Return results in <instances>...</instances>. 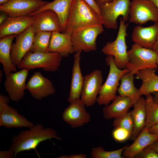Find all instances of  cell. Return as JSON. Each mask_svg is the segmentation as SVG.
Listing matches in <instances>:
<instances>
[{"instance_id":"obj_4","label":"cell","mask_w":158,"mask_h":158,"mask_svg":"<svg viewBox=\"0 0 158 158\" xmlns=\"http://www.w3.org/2000/svg\"><path fill=\"white\" fill-rule=\"evenodd\" d=\"M62 56L54 52L29 51L17 66L18 69L42 68L45 71L54 72L60 67Z\"/></svg>"},{"instance_id":"obj_32","label":"cell","mask_w":158,"mask_h":158,"mask_svg":"<svg viewBox=\"0 0 158 158\" xmlns=\"http://www.w3.org/2000/svg\"><path fill=\"white\" fill-rule=\"evenodd\" d=\"M114 128L121 127L125 128L132 133L133 125L131 111L114 119L113 123Z\"/></svg>"},{"instance_id":"obj_13","label":"cell","mask_w":158,"mask_h":158,"mask_svg":"<svg viewBox=\"0 0 158 158\" xmlns=\"http://www.w3.org/2000/svg\"><path fill=\"white\" fill-rule=\"evenodd\" d=\"M30 70L23 68L6 75L4 86L10 99L14 102L22 99L26 89V81Z\"/></svg>"},{"instance_id":"obj_33","label":"cell","mask_w":158,"mask_h":158,"mask_svg":"<svg viewBox=\"0 0 158 158\" xmlns=\"http://www.w3.org/2000/svg\"><path fill=\"white\" fill-rule=\"evenodd\" d=\"M114 128L112 131V135L116 141L122 142L131 138L132 133L129 131L121 127Z\"/></svg>"},{"instance_id":"obj_8","label":"cell","mask_w":158,"mask_h":158,"mask_svg":"<svg viewBox=\"0 0 158 158\" xmlns=\"http://www.w3.org/2000/svg\"><path fill=\"white\" fill-rule=\"evenodd\" d=\"M103 26L102 24H97L74 32L71 36L74 53L79 51H95L97 49L96 39L104 31Z\"/></svg>"},{"instance_id":"obj_23","label":"cell","mask_w":158,"mask_h":158,"mask_svg":"<svg viewBox=\"0 0 158 158\" xmlns=\"http://www.w3.org/2000/svg\"><path fill=\"white\" fill-rule=\"evenodd\" d=\"M112 101L103 109V117L107 119H114L126 114L133 105L130 98L119 95Z\"/></svg>"},{"instance_id":"obj_44","label":"cell","mask_w":158,"mask_h":158,"mask_svg":"<svg viewBox=\"0 0 158 158\" xmlns=\"http://www.w3.org/2000/svg\"><path fill=\"white\" fill-rule=\"evenodd\" d=\"M156 6L158 9V0H150Z\"/></svg>"},{"instance_id":"obj_20","label":"cell","mask_w":158,"mask_h":158,"mask_svg":"<svg viewBox=\"0 0 158 158\" xmlns=\"http://www.w3.org/2000/svg\"><path fill=\"white\" fill-rule=\"evenodd\" d=\"M158 139V135L151 133L145 127L130 145H127L123 150V158H134L145 148Z\"/></svg>"},{"instance_id":"obj_15","label":"cell","mask_w":158,"mask_h":158,"mask_svg":"<svg viewBox=\"0 0 158 158\" xmlns=\"http://www.w3.org/2000/svg\"><path fill=\"white\" fill-rule=\"evenodd\" d=\"M31 25L36 33L41 31L63 32L60 18L54 11L46 9L32 16Z\"/></svg>"},{"instance_id":"obj_34","label":"cell","mask_w":158,"mask_h":158,"mask_svg":"<svg viewBox=\"0 0 158 158\" xmlns=\"http://www.w3.org/2000/svg\"><path fill=\"white\" fill-rule=\"evenodd\" d=\"M135 157L137 158H158V152L148 146L139 154Z\"/></svg>"},{"instance_id":"obj_25","label":"cell","mask_w":158,"mask_h":158,"mask_svg":"<svg viewBox=\"0 0 158 158\" xmlns=\"http://www.w3.org/2000/svg\"><path fill=\"white\" fill-rule=\"evenodd\" d=\"M131 111L133 125L131 138L135 140L145 126L146 113L145 99L142 96L134 103Z\"/></svg>"},{"instance_id":"obj_18","label":"cell","mask_w":158,"mask_h":158,"mask_svg":"<svg viewBox=\"0 0 158 158\" xmlns=\"http://www.w3.org/2000/svg\"><path fill=\"white\" fill-rule=\"evenodd\" d=\"M81 52L79 51L75 53L74 55L70 90L67 99L70 104L80 99L84 80L80 66Z\"/></svg>"},{"instance_id":"obj_47","label":"cell","mask_w":158,"mask_h":158,"mask_svg":"<svg viewBox=\"0 0 158 158\" xmlns=\"http://www.w3.org/2000/svg\"><path fill=\"white\" fill-rule=\"evenodd\" d=\"M156 62L157 64L158 65V55H157V58Z\"/></svg>"},{"instance_id":"obj_14","label":"cell","mask_w":158,"mask_h":158,"mask_svg":"<svg viewBox=\"0 0 158 158\" xmlns=\"http://www.w3.org/2000/svg\"><path fill=\"white\" fill-rule=\"evenodd\" d=\"M35 34L31 26L16 37L15 42L12 44L11 51L12 61L16 66L30 51Z\"/></svg>"},{"instance_id":"obj_38","label":"cell","mask_w":158,"mask_h":158,"mask_svg":"<svg viewBox=\"0 0 158 158\" xmlns=\"http://www.w3.org/2000/svg\"><path fill=\"white\" fill-rule=\"evenodd\" d=\"M148 129L151 133L154 135H158V123L152 126Z\"/></svg>"},{"instance_id":"obj_42","label":"cell","mask_w":158,"mask_h":158,"mask_svg":"<svg viewBox=\"0 0 158 158\" xmlns=\"http://www.w3.org/2000/svg\"><path fill=\"white\" fill-rule=\"evenodd\" d=\"M156 54L158 55V36L157 40L152 48Z\"/></svg>"},{"instance_id":"obj_29","label":"cell","mask_w":158,"mask_h":158,"mask_svg":"<svg viewBox=\"0 0 158 158\" xmlns=\"http://www.w3.org/2000/svg\"><path fill=\"white\" fill-rule=\"evenodd\" d=\"M145 100L146 118L145 127L149 129L158 123V103L152 94L146 96Z\"/></svg>"},{"instance_id":"obj_7","label":"cell","mask_w":158,"mask_h":158,"mask_svg":"<svg viewBox=\"0 0 158 158\" xmlns=\"http://www.w3.org/2000/svg\"><path fill=\"white\" fill-rule=\"evenodd\" d=\"M131 3L130 0H114L100 7L102 24L106 28L117 29L119 16L125 22L129 20Z\"/></svg>"},{"instance_id":"obj_28","label":"cell","mask_w":158,"mask_h":158,"mask_svg":"<svg viewBox=\"0 0 158 158\" xmlns=\"http://www.w3.org/2000/svg\"><path fill=\"white\" fill-rule=\"evenodd\" d=\"M134 76L129 72L125 73L121 78L117 91L119 95L129 98L133 104L142 96L139 89L134 85Z\"/></svg>"},{"instance_id":"obj_45","label":"cell","mask_w":158,"mask_h":158,"mask_svg":"<svg viewBox=\"0 0 158 158\" xmlns=\"http://www.w3.org/2000/svg\"><path fill=\"white\" fill-rule=\"evenodd\" d=\"M8 0H0V5L5 3Z\"/></svg>"},{"instance_id":"obj_19","label":"cell","mask_w":158,"mask_h":158,"mask_svg":"<svg viewBox=\"0 0 158 158\" xmlns=\"http://www.w3.org/2000/svg\"><path fill=\"white\" fill-rule=\"evenodd\" d=\"M158 36V22L146 27L137 25L133 28L132 35L134 43L152 49Z\"/></svg>"},{"instance_id":"obj_37","label":"cell","mask_w":158,"mask_h":158,"mask_svg":"<svg viewBox=\"0 0 158 158\" xmlns=\"http://www.w3.org/2000/svg\"><path fill=\"white\" fill-rule=\"evenodd\" d=\"M87 156L86 154L83 153L72 154L70 155H60L59 158H86Z\"/></svg>"},{"instance_id":"obj_27","label":"cell","mask_w":158,"mask_h":158,"mask_svg":"<svg viewBox=\"0 0 158 158\" xmlns=\"http://www.w3.org/2000/svg\"><path fill=\"white\" fill-rule=\"evenodd\" d=\"M73 0H54L42 6L31 15L32 16L46 9H50L55 12L58 16L61 21L64 33L68 17L70 8Z\"/></svg>"},{"instance_id":"obj_11","label":"cell","mask_w":158,"mask_h":158,"mask_svg":"<svg viewBox=\"0 0 158 158\" xmlns=\"http://www.w3.org/2000/svg\"><path fill=\"white\" fill-rule=\"evenodd\" d=\"M103 82L102 73L99 69L94 70L84 76L80 99L86 106H92L97 102Z\"/></svg>"},{"instance_id":"obj_39","label":"cell","mask_w":158,"mask_h":158,"mask_svg":"<svg viewBox=\"0 0 158 158\" xmlns=\"http://www.w3.org/2000/svg\"><path fill=\"white\" fill-rule=\"evenodd\" d=\"M99 7L107 4L114 0H95Z\"/></svg>"},{"instance_id":"obj_22","label":"cell","mask_w":158,"mask_h":158,"mask_svg":"<svg viewBox=\"0 0 158 158\" xmlns=\"http://www.w3.org/2000/svg\"><path fill=\"white\" fill-rule=\"evenodd\" d=\"M48 51L57 53L63 57L74 53L71 36L65 33L52 32Z\"/></svg>"},{"instance_id":"obj_5","label":"cell","mask_w":158,"mask_h":158,"mask_svg":"<svg viewBox=\"0 0 158 158\" xmlns=\"http://www.w3.org/2000/svg\"><path fill=\"white\" fill-rule=\"evenodd\" d=\"M128 62L126 68L129 72L135 75L145 69L156 70L157 54L152 49L146 48L134 43L128 51Z\"/></svg>"},{"instance_id":"obj_24","label":"cell","mask_w":158,"mask_h":158,"mask_svg":"<svg viewBox=\"0 0 158 158\" xmlns=\"http://www.w3.org/2000/svg\"><path fill=\"white\" fill-rule=\"evenodd\" d=\"M155 70L145 69L140 71L135 74L136 78L141 80L142 81L139 89L142 96H146L158 92V75L155 73Z\"/></svg>"},{"instance_id":"obj_3","label":"cell","mask_w":158,"mask_h":158,"mask_svg":"<svg viewBox=\"0 0 158 158\" xmlns=\"http://www.w3.org/2000/svg\"><path fill=\"white\" fill-rule=\"evenodd\" d=\"M105 61L109 67V71L97 97V102L100 105H107L117 97L116 93L121 78L125 73L129 72L126 68L121 69L118 68L115 63L112 56H107Z\"/></svg>"},{"instance_id":"obj_16","label":"cell","mask_w":158,"mask_h":158,"mask_svg":"<svg viewBox=\"0 0 158 158\" xmlns=\"http://www.w3.org/2000/svg\"><path fill=\"white\" fill-rule=\"evenodd\" d=\"M85 106L80 99L70 103L62 114L63 120L73 128L87 123L90 120V116Z\"/></svg>"},{"instance_id":"obj_35","label":"cell","mask_w":158,"mask_h":158,"mask_svg":"<svg viewBox=\"0 0 158 158\" xmlns=\"http://www.w3.org/2000/svg\"><path fill=\"white\" fill-rule=\"evenodd\" d=\"M97 13L100 18V7L95 0H84Z\"/></svg>"},{"instance_id":"obj_30","label":"cell","mask_w":158,"mask_h":158,"mask_svg":"<svg viewBox=\"0 0 158 158\" xmlns=\"http://www.w3.org/2000/svg\"><path fill=\"white\" fill-rule=\"evenodd\" d=\"M51 32L48 31H41L36 33L32 46L30 51L32 52H48Z\"/></svg>"},{"instance_id":"obj_17","label":"cell","mask_w":158,"mask_h":158,"mask_svg":"<svg viewBox=\"0 0 158 158\" xmlns=\"http://www.w3.org/2000/svg\"><path fill=\"white\" fill-rule=\"evenodd\" d=\"M26 89L31 96L38 100L54 94L55 88L51 81L40 71L35 72L26 83Z\"/></svg>"},{"instance_id":"obj_1","label":"cell","mask_w":158,"mask_h":158,"mask_svg":"<svg viewBox=\"0 0 158 158\" xmlns=\"http://www.w3.org/2000/svg\"><path fill=\"white\" fill-rule=\"evenodd\" d=\"M52 139L59 141L62 139L54 129L45 128L42 124L38 123L29 129L21 131L13 136L8 149L14 152V158L20 152L32 150L35 151L39 157L36 148L41 142Z\"/></svg>"},{"instance_id":"obj_12","label":"cell","mask_w":158,"mask_h":158,"mask_svg":"<svg viewBox=\"0 0 158 158\" xmlns=\"http://www.w3.org/2000/svg\"><path fill=\"white\" fill-rule=\"evenodd\" d=\"M48 2L43 0H8L0 5V11L10 17L30 16Z\"/></svg>"},{"instance_id":"obj_40","label":"cell","mask_w":158,"mask_h":158,"mask_svg":"<svg viewBox=\"0 0 158 158\" xmlns=\"http://www.w3.org/2000/svg\"><path fill=\"white\" fill-rule=\"evenodd\" d=\"M2 12L0 15V24L3 23L8 17V15L5 13Z\"/></svg>"},{"instance_id":"obj_6","label":"cell","mask_w":158,"mask_h":158,"mask_svg":"<svg viewBox=\"0 0 158 158\" xmlns=\"http://www.w3.org/2000/svg\"><path fill=\"white\" fill-rule=\"evenodd\" d=\"M128 26V24L121 18L116 39L113 41L107 42L102 49L104 54L113 56L116 65L121 69L126 68L128 62L126 42Z\"/></svg>"},{"instance_id":"obj_2","label":"cell","mask_w":158,"mask_h":158,"mask_svg":"<svg viewBox=\"0 0 158 158\" xmlns=\"http://www.w3.org/2000/svg\"><path fill=\"white\" fill-rule=\"evenodd\" d=\"M100 24L99 16L84 0H73L64 33L71 36L78 30Z\"/></svg>"},{"instance_id":"obj_41","label":"cell","mask_w":158,"mask_h":158,"mask_svg":"<svg viewBox=\"0 0 158 158\" xmlns=\"http://www.w3.org/2000/svg\"><path fill=\"white\" fill-rule=\"evenodd\" d=\"M149 147L158 152V139L149 145Z\"/></svg>"},{"instance_id":"obj_43","label":"cell","mask_w":158,"mask_h":158,"mask_svg":"<svg viewBox=\"0 0 158 158\" xmlns=\"http://www.w3.org/2000/svg\"><path fill=\"white\" fill-rule=\"evenodd\" d=\"M152 95L155 100L158 103V92L154 93Z\"/></svg>"},{"instance_id":"obj_36","label":"cell","mask_w":158,"mask_h":158,"mask_svg":"<svg viewBox=\"0 0 158 158\" xmlns=\"http://www.w3.org/2000/svg\"><path fill=\"white\" fill-rule=\"evenodd\" d=\"M14 152L8 149L7 150H1L0 151V158H14Z\"/></svg>"},{"instance_id":"obj_31","label":"cell","mask_w":158,"mask_h":158,"mask_svg":"<svg viewBox=\"0 0 158 158\" xmlns=\"http://www.w3.org/2000/svg\"><path fill=\"white\" fill-rule=\"evenodd\" d=\"M127 145L119 149L112 151H106L101 146L92 148L91 156L93 158H123L122 154Z\"/></svg>"},{"instance_id":"obj_26","label":"cell","mask_w":158,"mask_h":158,"mask_svg":"<svg viewBox=\"0 0 158 158\" xmlns=\"http://www.w3.org/2000/svg\"><path fill=\"white\" fill-rule=\"evenodd\" d=\"M16 36L10 35L0 39V62L3 65L6 75L11 72L17 71L16 66L13 63L11 56L12 42Z\"/></svg>"},{"instance_id":"obj_9","label":"cell","mask_w":158,"mask_h":158,"mask_svg":"<svg viewBox=\"0 0 158 158\" xmlns=\"http://www.w3.org/2000/svg\"><path fill=\"white\" fill-rule=\"evenodd\" d=\"M9 97L0 95V126L7 128H30L34 124L8 105Z\"/></svg>"},{"instance_id":"obj_10","label":"cell","mask_w":158,"mask_h":158,"mask_svg":"<svg viewBox=\"0 0 158 158\" xmlns=\"http://www.w3.org/2000/svg\"><path fill=\"white\" fill-rule=\"evenodd\" d=\"M129 20L140 25L149 21L158 22V9L150 0H132Z\"/></svg>"},{"instance_id":"obj_46","label":"cell","mask_w":158,"mask_h":158,"mask_svg":"<svg viewBox=\"0 0 158 158\" xmlns=\"http://www.w3.org/2000/svg\"><path fill=\"white\" fill-rule=\"evenodd\" d=\"M0 82H1V79H2V72L1 71V70H0Z\"/></svg>"},{"instance_id":"obj_21","label":"cell","mask_w":158,"mask_h":158,"mask_svg":"<svg viewBox=\"0 0 158 158\" xmlns=\"http://www.w3.org/2000/svg\"><path fill=\"white\" fill-rule=\"evenodd\" d=\"M33 23L32 16H8L0 26V38L12 35H18L29 27Z\"/></svg>"}]
</instances>
